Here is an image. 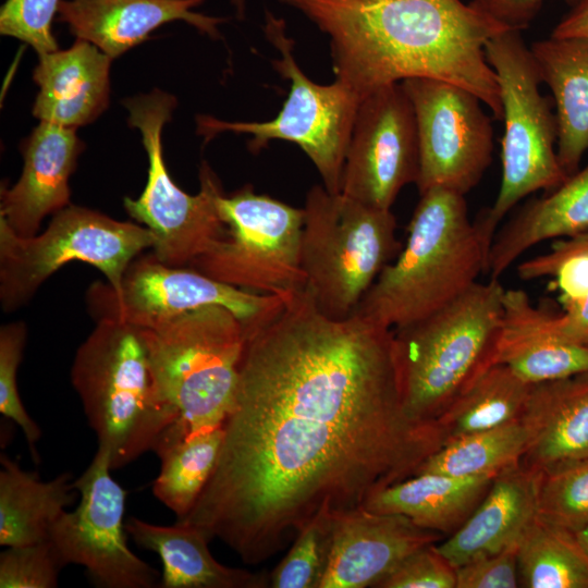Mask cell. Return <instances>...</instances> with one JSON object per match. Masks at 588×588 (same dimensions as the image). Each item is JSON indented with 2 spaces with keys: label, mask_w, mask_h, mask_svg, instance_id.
I'll list each match as a JSON object with an SVG mask.
<instances>
[{
  "label": "cell",
  "mask_w": 588,
  "mask_h": 588,
  "mask_svg": "<svg viewBox=\"0 0 588 588\" xmlns=\"http://www.w3.org/2000/svg\"><path fill=\"white\" fill-rule=\"evenodd\" d=\"M232 3L236 7L238 16H243L244 8H245V0H232Z\"/></svg>",
  "instance_id": "45"
},
{
  "label": "cell",
  "mask_w": 588,
  "mask_h": 588,
  "mask_svg": "<svg viewBox=\"0 0 588 588\" xmlns=\"http://www.w3.org/2000/svg\"><path fill=\"white\" fill-rule=\"evenodd\" d=\"M562 305V313L551 314L553 333L564 341L588 345V292Z\"/></svg>",
  "instance_id": "42"
},
{
  "label": "cell",
  "mask_w": 588,
  "mask_h": 588,
  "mask_svg": "<svg viewBox=\"0 0 588 588\" xmlns=\"http://www.w3.org/2000/svg\"><path fill=\"white\" fill-rule=\"evenodd\" d=\"M330 38L336 79L362 98L407 78L444 81L502 120L498 77L485 54L509 29L461 0H279Z\"/></svg>",
  "instance_id": "2"
},
{
  "label": "cell",
  "mask_w": 588,
  "mask_h": 588,
  "mask_svg": "<svg viewBox=\"0 0 588 588\" xmlns=\"http://www.w3.org/2000/svg\"><path fill=\"white\" fill-rule=\"evenodd\" d=\"M223 428L195 433L159 449L161 465L152 483L154 495L177 517L194 507L219 457Z\"/></svg>",
  "instance_id": "32"
},
{
  "label": "cell",
  "mask_w": 588,
  "mask_h": 588,
  "mask_svg": "<svg viewBox=\"0 0 588 588\" xmlns=\"http://www.w3.org/2000/svg\"><path fill=\"white\" fill-rule=\"evenodd\" d=\"M529 387L506 365L491 364L438 418L445 443L519 419Z\"/></svg>",
  "instance_id": "29"
},
{
  "label": "cell",
  "mask_w": 588,
  "mask_h": 588,
  "mask_svg": "<svg viewBox=\"0 0 588 588\" xmlns=\"http://www.w3.org/2000/svg\"><path fill=\"white\" fill-rule=\"evenodd\" d=\"M159 400L173 419L158 449L223 426L235 399L246 330L209 305L142 329Z\"/></svg>",
  "instance_id": "4"
},
{
  "label": "cell",
  "mask_w": 588,
  "mask_h": 588,
  "mask_svg": "<svg viewBox=\"0 0 588 588\" xmlns=\"http://www.w3.org/2000/svg\"><path fill=\"white\" fill-rule=\"evenodd\" d=\"M71 382L112 470L155 451L173 425L157 394L140 328L96 321L75 353Z\"/></svg>",
  "instance_id": "6"
},
{
  "label": "cell",
  "mask_w": 588,
  "mask_h": 588,
  "mask_svg": "<svg viewBox=\"0 0 588 588\" xmlns=\"http://www.w3.org/2000/svg\"><path fill=\"white\" fill-rule=\"evenodd\" d=\"M519 420L527 432L525 467L588 458V371L530 384Z\"/></svg>",
  "instance_id": "22"
},
{
  "label": "cell",
  "mask_w": 588,
  "mask_h": 588,
  "mask_svg": "<svg viewBox=\"0 0 588 588\" xmlns=\"http://www.w3.org/2000/svg\"><path fill=\"white\" fill-rule=\"evenodd\" d=\"M111 470L108 452L98 448L89 466L74 481L79 503L59 516L48 539L63 566H83L97 587H159L158 571L127 546L123 522L127 492L112 478Z\"/></svg>",
  "instance_id": "14"
},
{
  "label": "cell",
  "mask_w": 588,
  "mask_h": 588,
  "mask_svg": "<svg viewBox=\"0 0 588 588\" xmlns=\"http://www.w3.org/2000/svg\"><path fill=\"white\" fill-rule=\"evenodd\" d=\"M414 108L418 144L419 194L440 186L466 195L492 160L493 131L476 95L426 77L401 82Z\"/></svg>",
  "instance_id": "15"
},
{
  "label": "cell",
  "mask_w": 588,
  "mask_h": 588,
  "mask_svg": "<svg viewBox=\"0 0 588 588\" xmlns=\"http://www.w3.org/2000/svg\"><path fill=\"white\" fill-rule=\"evenodd\" d=\"M245 330L216 467L177 520L257 565L318 513L360 507L414 476L445 438L404 407L393 329L330 318L305 287Z\"/></svg>",
  "instance_id": "1"
},
{
  "label": "cell",
  "mask_w": 588,
  "mask_h": 588,
  "mask_svg": "<svg viewBox=\"0 0 588 588\" xmlns=\"http://www.w3.org/2000/svg\"><path fill=\"white\" fill-rule=\"evenodd\" d=\"M520 280L551 279L565 302L588 292V231L559 238L547 253L517 266Z\"/></svg>",
  "instance_id": "35"
},
{
  "label": "cell",
  "mask_w": 588,
  "mask_h": 588,
  "mask_svg": "<svg viewBox=\"0 0 588 588\" xmlns=\"http://www.w3.org/2000/svg\"><path fill=\"white\" fill-rule=\"evenodd\" d=\"M536 515L575 534L588 527V458L537 471Z\"/></svg>",
  "instance_id": "33"
},
{
  "label": "cell",
  "mask_w": 588,
  "mask_h": 588,
  "mask_svg": "<svg viewBox=\"0 0 588 588\" xmlns=\"http://www.w3.org/2000/svg\"><path fill=\"white\" fill-rule=\"evenodd\" d=\"M518 581L525 588H588V552L577 535L532 519L517 546Z\"/></svg>",
  "instance_id": "30"
},
{
  "label": "cell",
  "mask_w": 588,
  "mask_h": 588,
  "mask_svg": "<svg viewBox=\"0 0 588 588\" xmlns=\"http://www.w3.org/2000/svg\"><path fill=\"white\" fill-rule=\"evenodd\" d=\"M442 538L400 514L363 506L335 514L330 559L319 588L375 587L406 556Z\"/></svg>",
  "instance_id": "17"
},
{
  "label": "cell",
  "mask_w": 588,
  "mask_h": 588,
  "mask_svg": "<svg viewBox=\"0 0 588 588\" xmlns=\"http://www.w3.org/2000/svg\"><path fill=\"white\" fill-rule=\"evenodd\" d=\"M176 99L155 89L125 99L128 124L139 130L148 157V176L136 199L124 198V208L137 223L149 229L156 242L152 254L171 267H188L224 233L226 224L218 208L221 183L207 162L199 170L200 191L189 195L172 180L163 158L162 130L171 120Z\"/></svg>",
  "instance_id": "10"
},
{
  "label": "cell",
  "mask_w": 588,
  "mask_h": 588,
  "mask_svg": "<svg viewBox=\"0 0 588 588\" xmlns=\"http://www.w3.org/2000/svg\"><path fill=\"white\" fill-rule=\"evenodd\" d=\"M301 237L305 287L334 319L350 317L402 249L391 209L371 207L322 185L306 196Z\"/></svg>",
  "instance_id": "7"
},
{
  "label": "cell",
  "mask_w": 588,
  "mask_h": 588,
  "mask_svg": "<svg viewBox=\"0 0 588 588\" xmlns=\"http://www.w3.org/2000/svg\"><path fill=\"white\" fill-rule=\"evenodd\" d=\"M485 54L498 77L504 121L500 189L493 205L474 221L489 252L501 221L513 207L539 189L551 192L569 175L554 147L558 121L552 102L540 94L542 81L520 32L506 29L492 37Z\"/></svg>",
  "instance_id": "8"
},
{
  "label": "cell",
  "mask_w": 588,
  "mask_h": 588,
  "mask_svg": "<svg viewBox=\"0 0 588 588\" xmlns=\"http://www.w3.org/2000/svg\"><path fill=\"white\" fill-rule=\"evenodd\" d=\"M419 144L413 105L401 83L360 99L348 143L341 194L391 209L401 189L416 183Z\"/></svg>",
  "instance_id": "16"
},
{
  "label": "cell",
  "mask_w": 588,
  "mask_h": 588,
  "mask_svg": "<svg viewBox=\"0 0 588 588\" xmlns=\"http://www.w3.org/2000/svg\"><path fill=\"white\" fill-rule=\"evenodd\" d=\"M576 535H577L578 540L583 544V547L588 552V527H586L585 529L578 531Z\"/></svg>",
  "instance_id": "44"
},
{
  "label": "cell",
  "mask_w": 588,
  "mask_h": 588,
  "mask_svg": "<svg viewBox=\"0 0 588 588\" xmlns=\"http://www.w3.org/2000/svg\"><path fill=\"white\" fill-rule=\"evenodd\" d=\"M290 295L237 289L191 267L168 266L150 253L131 261L119 289L108 282L91 283L85 302L96 321H122L140 329L155 328L196 308L218 305L250 329L272 317Z\"/></svg>",
  "instance_id": "13"
},
{
  "label": "cell",
  "mask_w": 588,
  "mask_h": 588,
  "mask_svg": "<svg viewBox=\"0 0 588 588\" xmlns=\"http://www.w3.org/2000/svg\"><path fill=\"white\" fill-rule=\"evenodd\" d=\"M125 528L137 546L159 555L161 588L269 587L267 574L219 563L209 550L210 538L195 525L176 520L162 526L132 516Z\"/></svg>",
  "instance_id": "25"
},
{
  "label": "cell",
  "mask_w": 588,
  "mask_h": 588,
  "mask_svg": "<svg viewBox=\"0 0 588 588\" xmlns=\"http://www.w3.org/2000/svg\"><path fill=\"white\" fill-rule=\"evenodd\" d=\"M226 229L188 266L217 281L261 294L287 295L305 289L301 266L304 209L245 185L218 196Z\"/></svg>",
  "instance_id": "12"
},
{
  "label": "cell",
  "mask_w": 588,
  "mask_h": 588,
  "mask_svg": "<svg viewBox=\"0 0 588 588\" xmlns=\"http://www.w3.org/2000/svg\"><path fill=\"white\" fill-rule=\"evenodd\" d=\"M26 339L24 321L5 323L0 328V413L19 425L35 458V444L41 437V430L26 412L16 384Z\"/></svg>",
  "instance_id": "36"
},
{
  "label": "cell",
  "mask_w": 588,
  "mask_h": 588,
  "mask_svg": "<svg viewBox=\"0 0 588 588\" xmlns=\"http://www.w3.org/2000/svg\"><path fill=\"white\" fill-rule=\"evenodd\" d=\"M553 37H588V0H579L559 22Z\"/></svg>",
  "instance_id": "43"
},
{
  "label": "cell",
  "mask_w": 588,
  "mask_h": 588,
  "mask_svg": "<svg viewBox=\"0 0 588 588\" xmlns=\"http://www.w3.org/2000/svg\"><path fill=\"white\" fill-rule=\"evenodd\" d=\"M61 0H5L0 10V33L29 45L38 56L59 49L52 21Z\"/></svg>",
  "instance_id": "38"
},
{
  "label": "cell",
  "mask_w": 588,
  "mask_h": 588,
  "mask_svg": "<svg viewBox=\"0 0 588 588\" xmlns=\"http://www.w3.org/2000/svg\"><path fill=\"white\" fill-rule=\"evenodd\" d=\"M585 231H588V164L551 192L527 200L497 230L483 274L499 280L535 245Z\"/></svg>",
  "instance_id": "24"
},
{
  "label": "cell",
  "mask_w": 588,
  "mask_h": 588,
  "mask_svg": "<svg viewBox=\"0 0 588 588\" xmlns=\"http://www.w3.org/2000/svg\"><path fill=\"white\" fill-rule=\"evenodd\" d=\"M526 448V429L516 419L445 443L417 468L415 475L429 473L457 477H495L520 464Z\"/></svg>",
  "instance_id": "31"
},
{
  "label": "cell",
  "mask_w": 588,
  "mask_h": 588,
  "mask_svg": "<svg viewBox=\"0 0 588 588\" xmlns=\"http://www.w3.org/2000/svg\"><path fill=\"white\" fill-rule=\"evenodd\" d=\"M375 588H456V568L433 543L406 556Z\"/></svg>",
  "instance_id": "39"
},
{
  "label": "cell",
  "mask_w": 588,
  "mask_h": 588,
  "mask_svg": "<svg viewBox=\"0 0 588 588\" xmlns=\"http://www.w3.org/2000/svg\"><path fill=\"white\" fill-rule=\"evenodd\" d=\"M493 479L494 476L418 474L376 492L363 507L404 515L421 528L449 537L471 515Z\"/></svg>",
  "instance_id": "27"
},
{
  "label": "cell",
  "mask_w": 588,
  "mask_h": 588,
  "mask_svg": "<svg viewBox=\"0 0 588 588\" xmlns=\"http://www.w3.org/2000/svg\"><path fill=\"white\" fill-rule=\"evenodd\" d=\"M111 60L78 38L69 49L40 54L33 73L34 117L71 128L93 122L109 105Z\"/></svg>",
  "instance_id": "20"
},
{
  "label": "cell",
  "mask_w": 588,
  "mask_h": 588,
  "mask_svg": "<svg viewBox=\"0 0 588 588\" xmlns=\"http://www.w3.org/2000/svg\"><path fill=\"white\" fill-rule=\"evenodd\" d=\"M266 35L279 50L274 69L291 83L289 96L279 114L266 122H226L209 115L197 117V133L206 140L222 132L249 134L248 149L256 154L271 139H284L299 146L317 168L326 189L341 193V180L351 134L362 97L345 83L335 79L319 85L297 65L293 39L285 24L271 13L266 15Z\"/></svg>",
  "instance_id": "11"
},
{
  "label": "cell",
  "mask_w": 588,
  "mask_h": 588,
  "mask_svg": "<svg viewBox=\"0 0 588 588\" xmlns=\"http://www.w3.org/2000/svg\"><path fill=\"white\" fill-rule=\"evenodd\" d=\"M334 515L318 513L298 531L285 556L268 574L269 587H320L331 553Z\"/></svg>",
  "instance_id": "34"
},
{
  "label": "cell",
  "mask_w": 588,
  "mask_h": 588,
  "mask_svg": "<svg viewBox=\"0 0 588 588\" xmlns=\"http://www.w3.org/2000/svg\"><path fill=\"white\" fill-rule=\"evenodd\" d=\"M204 0H61L58 21L78 39L117 58L143 42L159 26L184 21L211 38L220 36L224 19L193 9Z\"/></svg>",
  "instance_id": "19"
},
{
  "label": "cell",
  "mask_w": 588,
  "mask_h": 588,
  "mask_svg": "<svg viewBox=\"0 0 588 588\" xmlns=\"http://www.w3.org/2000/svg\"><path fill=\"white\" fill-rule=\"evenodd\" d=\"M537 471L522 463L497 475L467 520L438 551L456 568L518 543L536 517Z\"/></svg>",
  "instance_id": "23"
},
{
  "label": "cell",
  "mask_w": 588,
  "mask_h": 588,
  "mask_svg": "<svg viewBox=\"0 0 588 588\" xmlns=\"http://www.w3.org/2000/svg\"><path fill=\"white\" fill-rule=\"evenodd\" d=\"M63 567L49 539L8 547L0 554V588H54Z\"/></svg>",
  "instance_id": "37"
},
{
  "label": "cell",
  "mask_w": 588,
  "mask_h": 588,
  "mask_svg": "<svg viewBox=\"0 0 588 588\" xmlns=\"http://www.w3.org/2000/svg\"><path fill=\"white\" fill-rule=\"evenodd\" d=\"M154 233L139 223L119 221L86 207L69 205L53 213L47 229L16 235L0 219V304L4 313L26 305L62 266L86 262L119 289L131 261L152 248Z\"/></svg>",
  "instance_id": "9"
},
{
  "label": "cell",
  "mask_w": 588,
  "mask_h": 588,
  "mask_svg": "<svg viewBox=\"0 0 588 588\" xmlns=\"http://www.w3.org/2000/svg\"><path fill=\"white\" fill-rule=\"evenodd\" d=\"M502 309L493 364L506 365L529 384L588 371V345L556 336L552 313L535 306L524 290L504 289Z\"/></svg>",
  "instance_id": "21"
},
{
  "label": "cell",
  "mask_w": 588,
  "mask_h": 588,
  "mask_svg": "<svg viewBox=\"0 0 588 588\" xmlns=\"http://www.w3.org/2000/svg\"><path fill=\"white\" fill-rule=\"evenodd\" d=\"M530 50L553 95L558 159L572 175L588 150V37L550 36L535 41Z\"/></svg>",
  "instance_id": "26"
},
{
  "label": "cell",
  "mask_w": 588,
  "mask_h": 588,
  "mask_svg": "<svg viewBox=\"0 0 588 588\" xmlns=\"http://www.w3.org/2000/svg\"><path fill=\"white\" fill-rule=\"evenodd\" d=\"M544 0H470L469 4L509 29L522 32L539 13ZM573 7L579 0H564Z\"/></svg>",
  "instance_id": "41"
},
{
  "label": "cell",
  "mask_w": 588,
  "mask_h": 588,
  "mask_svg": "<svg viewBox=\"0 0 588 588\" xmlns=\"http://www.w3.org/2000/svg\"><path fill=\"white\" fill-rule=\"evenodd\" d=\"M503 291L498 279L478 281L429 316L393 329L401 395L411 417L437 421L493 364Z\"/></svg>",
  "instance_id": "5"
},
{
  "label": "cell",
  "mask_w": 588,
  "mask_h": 588,
  "mask_svg": "<svg viewBox=\"0 0 588 588\" xmlns=\"http://www.w3.org/2000/svg\"><path fill=\"white\" fill-rule=\"evenodd\" d=\"M517 546L513 544L456 567V588L519 587Z\"/></svg>",
  "instance_id": "40"
},
{
  "label": "cell",
  "mask_w": 588,
  "mask_h": 588,
  "mask_svg": "<svg viewBox=\"0 0 588 588\" xmlns=\"http://www.w3.org/2000/svg\"><path fill=\"white\" fill-rule=\"evenodd\" d=\"M75 130L40 121L24 143L22 174L0 195V219L16 235L37 234L46 216L70 205L69 180L84 147Z\"/></svg>",
  "instance_id": "18"
},
{
  "label": "cell",
  "mask_w": 588,
  "mask_h": 588,
  "mask_svg": "<svg viewBox=\"0 0 588 588\" xmlns=\"http://www.w3.org/2000/svg\"><path fill=\"white\" fill-rule=\"evenodd\" d=\"M0 546L21 547L48 540L53 523L73 502L74 481L69 473L42 481L0 456Z\"/></svg>",
  "instance_id": "28"
},
{
  "label": "cell",
  "mask_w": 588,
  "mask_h": 588,
  "mask_svg": "<svg viewBox=\"0 0 588 588\" xmlns=\"http://www.w3.org/2000/svg\"><path fill=\"white\" fill-rule=\"evenodd\" d=\"M419 195L404 247L353 313L389 329L437 311L485 273L488 249L469 220L465 195L440 186Z\"/></svg>",
  "instance_id": "3"
}]
</instances>
